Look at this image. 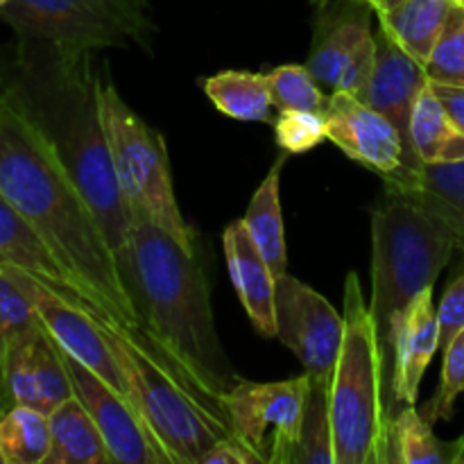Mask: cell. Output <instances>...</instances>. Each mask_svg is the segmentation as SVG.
I'll use <instances>...</instances> for the list:
<instances>
[{"mask_svg": "<svg viewBox=\"0 0 464 464\" xmlns=\"http://www.w3.org/2000/svg\"><path fill=\"white\" fill-rule=\"evenodd\" d=\"M440 322V349H447L451 340L464 329V266L453 276L449 288L444 290V297L438 308Z\"/></svg>", "mask_w": 464, "mask_h": 464, "instance_id": "cell-34", "label": "cell"}, {"mask_svg": "<svg viewBox=\"0 0 464 464\" xmlns=\"http://www.w3.org/2000/svg\"><path fill=\"white\" fill-rule=\"evenodd\" d=\"M93 317L116 353L131 403L172 464H199L208 449L231 438L229 424L181 381L143 334L100 311Z\"/></svg>", "mask_w": 464, "mask_h": 464, "instance_id": "cell-5", "label": "cell"}, {"mask_svg": "<svg viewBox=\"0 0 464 464\" xmlns=\"http://www.w3.org/2000/svg\"><path fill=\"white\" fill-rule=\"evenodd\" d=\"M272 104L279 113L284 111H315L322 113L326 95L322 86L302 63H284L267 72Z\"/></svg>", "mask_w": 464, "mask_h": 464, "instance_id": "cell-30", "label": "cell"}, {"mask_svg": "<svg viewBox=\"0 0 464 464\" xmlns=\"http://www.w3.org/2000/svg\"><path fill=\"white\" fill-rule=\"evenodd\" d=\"M440 349L438 308L433 306V288H426L394 317L390 329L392 352V383L385 397L390 424L397 415L399 403L415 406L420 399L421 381Z\"/></svg>", "mask_w": 464, "mask_h": 464, "instance_id": "cell-14", "label": "cell"}, {"mask_svg": "<svg viewBox=\"0 0 464 464\" xmlns=\"http://www.w3.org/2000/svg\"><path fill=\"white\" fill-rule=\"evenodd\" d=\"M411 143L420 163L464 161V130L442 107L430 82L412 109Z\"/></svg>", "mask_w": 464, "mask_h": 464, "instance_id": "cell-23", "label": "cell"}, {"mask_svg": "<svg viewBox=\"0 0 464 464\" xmlns=\"http://www.w3.org/2000/svg\"><path fill=\"white\" fill-rule=\"evenodd\" d=\"M462 3H464V0H462Z\"/></svg>", "mask_w": 464, "mask_h": 464, "instance_id": "cell-45", "label": "cell"}, {"mask_svg": "<svg viewBox=\"0 0 464 464\" xmlns=\"http://www.w3.org/2000/svg\"><path fill=\"white\" fill-rule=\"evenodd\" d=\"M430 89L438 95L442 107L447 109L449 116L464 130V86L442 84V82H430Z\"/></svg>", "mask_w": 464, "mask_h": 464, "instance_id": "cell-37", "label": "cell"}, {"mask_svg": "<svg viewBox=\"0 0 464 464\" xmlns=\"http://www.w3.org/2000/svg\"><path fill=\"white\" fill-rule=\"evenodd\" d=\"M365 3L374 9L376 16H381V14H390L392 9H397L399 5L406 3V0H365Z\"/></svg>", "mask_w": 464, "mask_h": 464, "instance_id": "cell-38", "label": "cell"}, {"mask_svg": "<svg viewBox=\"0 0 464 464\" xmlns=\"http://www.w3.org/2000/svg\"><path fill=\"white\" fill-rule=\"evenodd\" d=\"M464 392V329L456 338L451 340L447 349H444V365L442 374H440V385L435 390L433 397L429 399L421 415L435 426L438 421H449L456 411L458 397Z\"/></svg>", "mask_w": 464, "mask_h": 464, "instance_id": "cell-32", "label": "cell"}, {"mask_svg": "<svg viewBox=\"0 0 464 464\" xmlns=\"http://www.w3.org/2000/svg\"><path fill=\"white\" fill-rule=\"evenodd\" d=\"M121 275L145 338L181 381L225 420L220 397L240 379L218 338L211 288L198 254L186 252L145 218H134Z\"/></svg>", "mask_w": 464, "mask_h": 464, "instance_id": "cell-3", "label": "cell"}, {"mask_svg": "<svg viewBox=\"0 0 464 464\" xmlns=\"http://www.w3.org/2000/svg\"><path fill=\"white\" fill-rule=\"evenodd\" d=\"M218 111L240 122H270L272 93L267 72L222 71L202 82Z\"/></svg>", "mask_w": 464, "mask_h": 464, "instance_id": "cell-25", "label": "cell"}, {"mask_svg": "<svg viewBox=\"0 0 464 464\" xmlns=\"http://www.w3.org/2000/svg\"><path fill=\"white\" fill-rule=\"evenodd\" d=\"M276 145L288 154H304L326 140V127L322 113L284 111L275 121Z\"/></svg>", "mask_w": 464, "mask_h": 464, "instance_id": "cell-33", "label": "cell"}, {"mask_svg": "<svg viewBox=\"0 0 464 464\" xmlns=\"http://www.w3.org/2000/svg\"><path fill=\"white\" fill-rule=\"evenodd\" d=\"M199 464H261V460L231 435V438H222L216 447L208 449Z\"/></svg>", "mask_w": 464, "mask_h": 464, "instance_id": "cell-36", "label": "cell"}, {"mask_svg": "<svg viewBox=\"0 0 464 464\" xmlns=\"http://www.w3.org/2000/svg\"><path fill=\"white\" fill-rule=\"evenodd\" d=\"M0 406H3V411H9V408L14 406L12 399H9V392H7V383H5L3 365H0Z\"/></svg>", "mask_w": 464, "mask_h": 464, "instance_id": "cell-39", "label": "cell"}, {"mask_svg": "<svg viewBox=\"0 0 464 464\" xmlns=\"http://www.w3.org/2000/svg\"><path fill=\"white\" fill-rule=\"evenodd\" d=\"M50 453L45 464H113L93 417L77 397L48 412Z\"/></svg>", "mask_w": 464, "mask_h": 464, "instance_id": "cell-21", "label": "cell"}, {"mask_svg": "<svg viewBox=\"0 0 464 464\" xmlns=\"http://www.w3.org/2000/svg\"><path fill=\"white\" fill-rule=\"evenodd\" d=\"M322 118L326 140L343 150L352 161L370 168L383 179L411 170L401 131L388 116L356 95L334 91L326 98Z\"/></svg>", "mask_w": 464, "mask_h": 464, "instance_id": "cell-13", "label": "cell"}, {"mask_svg": "<svg viewBox=\"0 0 464 464\" xmlns=\"http://www.w3.org/2000/svg\"><path fill=\"white\" fill-rule=\"evenodd\" d=\"M0 267H16V270L27 272L57 290L63 299L75 306L104 313L100 304L82 288L80 281L66 270V266L54 256L48 243L18 216L16 208L3 195H0Z\"/></svg>", "mask_w": 464, "mask_h": 464, "instance_id": "cell-18", "label": "cell"}, {"mask_svg": "<svg viewBox=\"0 0 464 464\" xmlns=\"http://www.w3.org/2000/svg\"><path fill=\"white\" fill-rule=\"evenodd\" d=\"M18 44L59 53H98L107 48L150 50L154 23L145 0H9L0 7Z\"/></svg>", "mask_w": 464, "mask_h": 464, "instance_id": "cell-8", "label": "cell"}, {"mask_svg": "<svg viewBox=\"0 0 464 464\" xmlns=\"http://www.w3.org/2000/svg\"><path fill=\"white\" fill-rule=\"evenodd\" d=\"M376 66V41L372 36L367 44H362L356 53L349 57V62L344 63L343 72L338 77V84L335 91H344V93H352L356 98H362L370 86L372 75H374ZM334 93V91H331Z\"/></svg>", "mask_w": 464, "mask_h": 464, "instance_id": "cell-35", "label": "cell"}, {"mask_svg": "<svg viewBox=\"0 0 464 464\" xmlns=\"http://www.w3.org/2000/svg\"><path fill=\"white\" fill-rule=\"evenodd\" d=\"M458 3L460 0H406L390 14H381L379 27L426 66Z\"/></svg>", "mask_w": 464, "mask_h": 464, "instance_id": "cell-22", "label": "cell"}, {"mask_svg": "<svg viewBox=\"0 0 464 464\" xmlns=\"http://www.w3.org/2000/svg\"><path fill=\"white\" fill-rule=\"evenodd\" d=\"M308 397V374L276 383L243 381L220 397L231 435L261 464H293Z\"/></svg>", "mask_w": 464, "mask_h": 464, "instance_id": "cell-9", "label": "cell"}, {"mask_svg": "<svg viewBox=\"0 0 464 464\" xmlns=\"http://www.w3.org/2000/svg\"><path fill=\"white\" fill-rule=\"evenodd\" d=\"M285 161H288V152H284V157H279L272 163L270 172L266 175L263 184L258 186L256 193L249 199L247 213H245L243 218L249 236H252V240L256 243V247L261 249V254L266 256L267 266L275 272L276 279L288 272L285 270L288 256H285L284 216H281L279 199V181Z\"/></svg>", "mask_w": 464, "mask_h": 464, "instance_id": "cell-24", "label": "cell"}, {"mask_svg": "<svg viewBox=\"0 0 464 464\" xmlns=\"http://www.w3.org/2000/svg\"><path fill=\"white\" fill-rule=\"evenodd\" d=\"M385 195L417 204L442 222L464 249V161L421 163L420 168L385 177Z\"/></svg>", "mask_w": 464, "mask_h": 464, "instance_id": "cell-20", "label": "cell"}, {"mask_svg": "<svg viewBox=\"0 0 464 464\" xmlns=\"http://www.w3.org/2000/svg\"><path fill=\"white\" fill-rule=\"evenodd\" d=\"M276 338L299 358L308 376H331L344 338V317L311 285L288 272L276 279Z\"/></svg>", "mask_w": 464, "mask_h": 464, "instance_id": "cell-10", "label": "cell"}, {"mask_svg": "<svg viewBox=\"0 0 464 464\" xmlns=\"http://www.w3.org/2000/svg\"><path fill=\"white\" fill-rule=\"evenodd\" d=\"M343 317L344 338L331 379L335 464H388L383 361L356 272L347 275Z\"/></svg>", "mask_w": 464, "mask_h": 464, "instance_id": "cell-6", "label": "cell"}, {"mask_svg": "<svg viewBox=\"0 0 464 464\" xmlns=\"http://www.w3.org/2000/svg\"><path fill=\"white\" fill-rule=\"evenodd\" d=\"M145 3H148V0H145Z\"/></svg>", "mask_w": 464, "mask_h": 464, "instance_id": "cell-44", "label": "cell"}, {"mask_svg": "<svg viewBox=\"0 0 464 464\" xmlns=\"http://www.w3.org/2000/svg\"><path fill=\"white\" fill-rule=\"evenodd\" d=\"M3 372L12 403L36 408L45 415L75 397L62 349L50 338L45 326L9 349Z\"/></svg>", "mask_w": 464, "mask_h": 464, "instance_id": "cell-15", "label": "cell"}, {"mask_svg": "<svg viewBox=\"0 0 464 464\" xmlns=\"http://www.w3.org/2000/svg\"><path fill=\"white\" fill-rule=\"evenodd\" d=\"M0 57H3V53H0Z\"/></svg>", "mask_w": 464, "mask_h": 464, "instance_id": "cell-43", "label": "cell"}, {"mask_svg": "<svg viewBox=\"0 0 464 464\" xmlns=\"http://www.w3.org/2000/svg\"><path fill=\"white\" fill-rule=\"evenodd\" d=\"M293 464H335L331 376H308V397Z\"/></svg>", "mask_w": 464, "mask_h": 464, "instance_id": "cell-28", "label": "cell"}, {"mask_svg": "<svg viewBox=\"0 0 464 464\" xmlns=\"http://www.w3.org/2000/svg\"><path fill=\"white\" fill-rule=\"evenodd\" d=\"M372 16L376 14L365 0H331L315 9L306 68L322 89L335 91L349 57L374 36Z\"/></svg>", "mask_w": 464, "mask_h": 464, "instance_id": "cell-17", "label": "cell"}, {"mask_svg": "<svg viewBox=\"0 0 464 464\" xmlns=\"http://www.w3.org/2000/svg\"><path fill=\"white\" fill-rule=\"evenodd\" d=\"M372 211V304L376 340L383 361L385 397L392 383V322L421 290L435 281L458 247L451 231L430 213L401 198H388Z\"/></svg>", "mask_w": 464, "mask_h": 464, "instance_id": "cell-4", "label": "cell"}, {"mask_svg": "<svg viewBox=\"0 0 464 464\" xmlns=\"http://www.w3.org/2000/svg\"><path fill=\"white\" fill-rule=\"evenodd\" d=\"M3 412H5V411H3V406H0V415H3Z\"/></svg>", "mask_w": 464, "mask_h": 464, "instance_id": "cell-42", "label": "cell"}, {"mask_svg": "<svg viewBox=\"0 0 464 464\" xmlns=\"http://www.w3.org/2000/svg\"><path fill=\"white\" fill-rule=\"evenodd\" d=\"M456 464H464V433L456 440Z\"/></svg>", "mask_w": 464, "mask_h": 464, "instance_id": "cell-40", "label": "cell"}, {"mask_svg": "<svg viewBox=\"0 0 464 464\" xmlns=\"http://www.w3.org/2000/svg\"><path fill=\"white\" fill-rule=\"evenodd\" d=\"M63 361L75 388V397L93 417L113 464H172L166 449L154 438L140 412L125 394L113 390L107 381L68 358L66 353Z\"/></svg>", "mask_w": 464, "mask_h": 464, "instance_id": "cell-12", "label": "cell"}, {"mask_svg": "<svg viewBox=\"0 0 464 464\" xmlns=\"http://www.w3.org/2000/svg\"><path fill=\"white\" fill-rule=\"evenodd\" d=\"M98 107L118 184L131 216L145 218L172 236L186 252L198 254L195 234L186 225L172 188L163 136L122 100L116 84L104 72H98Z\"/></svg>", "mask_w": 464, "mask_h": 464, "instance_id": "cell-7", "label": "cell"}, {"mask_svg": "<svg viewBox=\"0 0 464 464\" xmlns=\"http://www.w3.org/2000/svg\"><path fill=\"white\" fill-rule=\"evenodd\" d=\"M456 464V442H442L421 411L406 406L390 424L388 464Z\"/></svg>", "mask_w": 464, "mask_h": 464, "instance_id": "cell-26", "label": "cell"}, {"mask_svg": "<svg viewBox=\"0 0 464 464\" xmlns=\"http://www.w3.org/2000/svg\"><path fill=\"white\" fill-rule=\"evenodd\" d=\"M311 3H313V7H315V9H322L324 5H329L331 0H311Z\"/></svg>", "mask_w": 464, "mask_h": 464, "instance_id": "cell-41", "label": "cell"}, {"mask_svg": "<svg viewBox=\"0 0 464 464\" xmlns=\"http://www.w3.org/2000/svg\"><path fill=\"white\" fill-rule=\"evenodd\" d=\"M222 247H225L231 284H234L254 329L263 338H276V276L249 236L243 220H234L231 225H227L225 234H222Z\"/></svg>", "mask_w": 464, "mask_h": 464, "instance_id": "cell-19", "label": "cell"}, {"mask_svg": "<svg viewBox=\"0 0 464 464\" xmlns=\"http://www.w3.org/2000/svg\"><path fill=\"white\" fill-rule=\"evenodd\" d=\"M376 41V66L367 86L362 102L374 107L383 116L392 121V125L401 131L406 143L408 166L411 170L420 168L415 150L411 143V118L417 98L429 86V72L421 62L408 54L394 39H390L383 30L374 32Z\"/></svg>", "mask_w": 464, "mask_h": 464, "instance_id": "cell-16", "label": "cell"}, {"mask_svg": "<svg viewBox=\"0 0 464 464\" xmlns=\"http://www.w3.org/2000/svg\"><path fill=\"white\" fill-rule=\"evenodd\" d=\"M41 329L44 322L14 276L12 267H0V365L9 349Z\"/></svg>", "mask_w": 464, "mask_h": 464, "instance_id": "cell-29", "label": "cell"}, {"mask_svg": "<svg viewBox=\"0 0 464 464\" xmlns=\"http://www.w3.org/2000/svg\"><path fill=\"white\" fill-rule=\"evenodd\" d=\"M12 272L30 297V302L34 304L45 331L57 343V347L68 358L95 372L100 379L107 381L113 390L125 394L131 401L130 385H127L125 374L118 365L116 353H113L107 335L102 334L93 317L95 308L75 306L36 276L16 270V267H12Z\"/></svg>", "mask_w": 464, "mask_h": 464, "instance_id": "cell-11", "label": "cell"}, {"mask_svg": "<svg viewBox=\"0 0 464 464\" xmlns=\"http://www.w3.org/2000/svg\"><path fill=\"white\" fill-rule=\"evenodd\" d=\"M0 195L48 243L109 317L139 334L134 302L91 213L39 130L0 98Z\"/></svg>", "mask_w": 464, "mask_h": 464, "instance_id": "cell-2", "label": "cell"}, {"mask_svg": "<svg viewBox=\"0 0 464 464\" xmlns=\"http://www.w3.org/2000/svg\"><path fill=\"white\" fill-rule=\"evenodd\" d=\"M91 62L93 53H59L16 41L12 53L0 57V98L48 140L122 270L134 216L100 121L98 72Z\"/></svg>", "mask_w": 464, "mask_h": 464, "instance_id": "cell-1", "label": "cell"}, {"mask_svg": "<svg viewBox=\"0 0 464 464\" xmlns=\"http://www.w3.org/2000/svg\"><path fill=\"white\" fill-rule=\"evenodd\" d=\"M50 453L48 415L14 403L0 415V464H45Z\"/></svg>", "mask_w": 464, "mask_h": 464, "instance_id": "cell-27", "label": "cell"}, {"mask_svg": "<svg viewBox=\"0 0 464 464\" xmlns=\"http://www.w3.org/2000/svg\"><path fill=\"white\" fill-rule=\"evenodd\" d=\"M430 82L464 86V3L453 7L447 27L426 62Z\"/></svg>", "mask_w": 464, "mask_h": 464, "instance_id": "cell-31", "label": "cell"}]
</instances>
